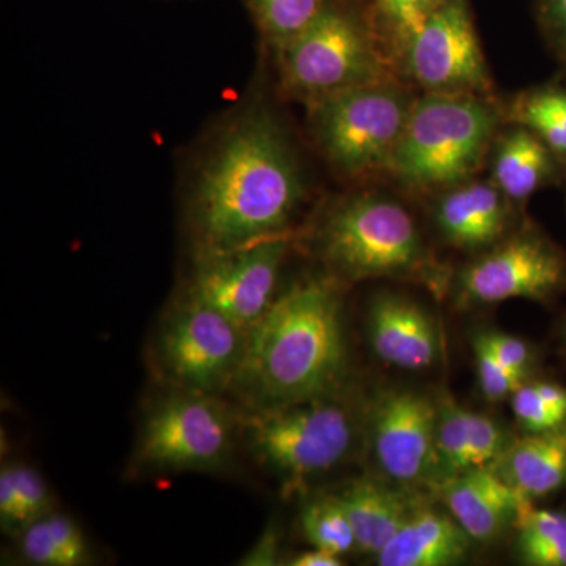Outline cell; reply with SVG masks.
Instances as JSON below:
<instances>
[{
  "instance_id": "obj_1",
  "label": "cell",
  "mask_w": 566,
  "mask_h": 566,
  "mask_svg": "<svg viewBox=\"0 0 566 566\" xmlns=\"http://www.w3.org/2000/svg\"><path fill=\"white\" fill-rule=\"evenodd\" d=\"M305 196L300 158L266 111L244 115L205 163L192 219L202 251H226L289 232Z\"/></svg>"
},
{
  "instance_id": "obj_2",
  "label": "cell",
  "mask_w": 566,
  "mask_h": 566,
  "mask_svg": "<svg viewBox=\"0 0 566 566\" xmlns=\"http://www.w3.org/2000/svg\"><path fill=\"white\" fill-rule=\"evenodd\" d=\"M346 359L337 286L333 279H304L248 331L233 385L260 408L319 400L340 385Z\"/></svg>"
},
{
  "instance_id": "obj_3",
  "label": "cell",
  "mask_w": 566,
  "mask_h": 566,
  "mask_svg": "<svg viewBox=\"0 0 566 566\" xmlns=\"http://www.w3.org/2000/svg\"><path fill=\"white\" fill-rule=\"evenodd\" d=\"M504 125L493 98L423 93L386 174L411 192L442 191L479 174Z\"/></svg>"
},
{
  "instance_id": "obj_4",
  "label": "cell",
  "mask_w": 566,
  "mask_h": 566,
  "mask_svg": "<svg viewBox=\"0 0 566 566\" xmlns=\"http://www.w3.org/2000/svg\"><path fill=\"white\" fill-rule=\"evenodd\" d=\"M275 52L283 91L307 106L397 77L360 0H327L305 31Z\"/></svg>"
},
{
  "instance_id": "obj_5",
  "label": "cell",
  "mask_w": 566,
  "mask_h": 566,
  "mask_svg": "<svg viewBox=\"0 0 566 566\" xmlns=\"http://www.w3.org/2000/svg\"><path fill=\"white\" fill-rule=\"evenodd\" d=\"M324 262L352 281L395 277L439 282L415 218L392 197H346L324 219L318 238Z\"/></svg>"
},
{
  "instance_id": "obj_6",
  "label": "cell",
  "mask_w": 566,
  "mask_h": 566,
  "mask_svg": "<svg viewBox=\"0 0 566 566\" xmlns=\"http://www.w3.org/2000/svg\"><path fill=\"white\" fill-rule=\"evenodd\" d=\"M416 98L398 77L327 96L308 104L312 136L344 177L387 172Z\"/></svg>"
},
{
  "instance_id": "obj_7",
  "label": "cell",
  "mask_w": 566,
  "mask_h": 566,
  "mask_svg": "<svg viewBox=\"0 0 566 566\" xmlns=\"http://www.w3.org/2000/svg\"><path fill=\"white\" fill-rule=\"evenodd\" d=\"M244 424L255 455L292 480L335 468L353 442L348 412L324 398L259 408Z\"/></svg>"
},
{
  "instance_id": "obj_8",
  "label": "cell",
  "mask_w": 566,
  "mask_h": 566,
  "mask_svg": "<svg viewBox=\"0 0 566 566\" xmlns=\"http://www.w3.org/2000/svg\"><path fill=\"white\" fill-rule=\"evenodd\" d=\"M397 71L423 93L493 98L469 0H446L406 44Z\"/></svg>"
},
{
  "instance_id": "obj_9",
  "label": "cell",
  "mask_w": 566,
  "mask_h": 566,
  "mask_svg": "<svg viewBox=\"0 0 566 566\" xmlns=\"http://www.w3.org/2000/svg\"><path fill=\"white\" fill-rule=\"evenodd\" d=\"M565 292L566 253L536 229L505 237L461 268L455 277L458 300L468 304L547 303Z\"/></svg>"
},
{
  "instance_id": "obj_10",
  "label": "cell",
  "mask_w": 566,
  "mask_h": 566,
  "mask_svg": "<svg viewBox=\"0 0 566 566\" xmlns=\"http://www.w3.org/2000/svg\"><path fill=\"white\" fill-rule=\"evenodd\" d=\"M248 331L189 296L164 327L159 352L167 374L185 390L211 395L233 385Z\"/></svg>"
},
{
  "instance_id": "obj_11",
  "label": "cell",
  "mask_w": 566,
  "mask_h": 566,
  "mask_svg": "<svg viewBox=\"0 0 566 566\" xmlns=\"http://www.w3.org/2000/svg\"><path fill=\"white\" fill-rule=\"evenodd\" d=\"M230 420L210 395L185 392L164 398L147 417L137 458L158 469H214L230 450Z\"/></svg>"
},
{
  "instance_id": "obj_12",
  "label": "cell",
  "mask_w": 566,
  "mask_h": 566,
  "mask_svg": "<svg viewBox=\"0 0 566 566\" xmlns=\"http://www.w3.org/2000/svg\"><path fill=\"white\" fill-rule=\"evenodd\" d=\"M286 251L285 234L226 251H202L189 296L249 331L275 300Z\"/></svg>"
},
{
  "instance_id": "obj_13",
  "label": "cell",
  "mask_w": 566,
  "mask_h": 566,
  "mask_svg": "<svg viewBox=\"0 0 566 566\" xmlns=\"http://www.w3.org/2000/svg\"><path fill=\"white\" fill-rule=\"evenodd\" d=\"M370 441L376 463L395 482L412 483L438 472V406L412 390H392L370 412Z\"/></svg>"
},
{
  "instance_id": "obj_14",
  "label": "cell",
  "mask_w": 566,
  "mask_h": 566,
  "mask_svg": "<svg viewBox=\"0 0 566 566\" xmlns=\"http://www.w3.org/2000/svg\"><path fill=\"white\" fill-rule=\"evenodd\" d=\"M513 207L490 178L474 177L433 193L431 216L447 244L483 252L506 237Z\"/></svg>"
},
{
  "instance_id": "obj_15",
  "label": "cell",
  "mask_w": 566,
  "mask_h": 566,
  "mask_svg": "<svg viewBox=\"0 0 566 566\" xmlns=\"http://www.w3.org/2000/svg\"><path fill=\"white\" fill-rule=\"evenodd\" d=\"M444 501L450 515L474 542L495 538L531 502L490 468L469 469L447 480Z\"/></svg>"
},
{
  "instance_id": "obj_16",
  "label": "cell",
  "mask_w": 566,
  "mask_h": 566,
  "mask_svg": "<svg viewBox=\"0 0 566 566\" xmlns=\"http://www.w3.org/2000/svg\"><path fill=\"white\" fill-rule=\"evenodd\" d=\"M486 163L490 180L515 207L566 177V167L545 142L512 123H505L495 136Z\"/></svg>"
},
{
  "instance_id": "obj_17",
  "label": "cell",
  "mask_w": 566,
  "mask_h": 566,
  "mask_svg": "<svg viewBox=\"0 0 566 566\" xmlns=\"http://www.w3.org/2000/svg\"><path fill=\"white\" fill-rule=\"evenodd\" d=\"M368 337L382 363L405 370H423L438 359L434 324L419 305L382 294L368 312Z\"/></svg>"
},
{
  "instance_id": "obj_18",
  "label": "cell",
  "mask_w": 566,
  "mask_h": 566,
  "mask_svg": "<svg viewBox=\"0 0 566 566\" xmlns=\"http://www.w3.org/2000/svg\"><path fill=\"white\" fill-rule=\"evenodd\" d=\"M471 542L452 515L420 510L376 556L381 566H449L468 556Z\"/></svg>"
},
{
  "instance_id": "obj_19",
  "label": "cell",
  "mask_w": 566,
  "mask_h": 566,
  "mask_svg": "<svg viewBox=\"0 0 566 566\" xmlns=\"http://www.w3.org/2000/svg\"><path fill=\"white\" fill-rule=\"evenodd\" d=\"M502 476L527 501L566 488V423L542 433H527L502 455Z\"/></svg>"
},
{
  "instance_id": "obj_20",
  "label": "cell",
  "mask_w": 566,
  "mask_h": 566,
  "mask_svg": "<svg viewBox=\"0 0 566 566\" xmlns=\"http://www.w3.org/2000/svg\"><path fill=\"white\" fill-rule=\"evenodd\" d=\"M333 497L348 516L364 553L378 554L411 516L403 495L371 479L353 480Z\"/></svg>"
},
{
  "instance_id": "obj_21",
  "label": "cell",
  "mask_w": 566,
  "mask_h": 566,
  "mask_svg": "<svg viewBox=\"0 0 566 566\" xmlns=\"http://www.w3.org/2000/svg\"><path fill=\"white\" fill-rule=\"evenodd\" d=\"M504 122L520 125L545 142L566 167V84L546 82L502 104Z\"/></svg>"
},
{
  "instance_id": "obj_22",
  "label": "cell",
  "mask_w": 566,
  "mask_h": 566,
  "mask_svg": "<svg viewBox=\"0 0 566 566\" xmlns=\"http://www.w3.org/2000/svg\"><path fill=\"white\" fill-rule=\"evenodd\" d=\"M444 2L446 0H367L365 2V11L371 29L395 70L406 44Z\"/></svg>"
},
{
  "instance_id": "obj_23",
  "label": "cell",
  "mask_w": 566,
  "mask_h": 566,
  "mask_svg": "<svg viewBox=\"0 0 566 566\" xmlns=\"http://www.w3.org/2000/svg\"><path fill=\"white\" fill-rule=\"evenodd\" d=\"M516 523V553L524 565L566 566V512L528 505Z\"/></svg>"
},
{
  "instance_id": "obj_24",
  "label": "cell",
  "mask_w": 566,
  "mask_h": 566,
  "mask_svg": "<svg viewBox=\"0 0 566 566\" xmlns=\"http://www.w3.org/2000/svg\"><path fill=\"white\" fill-rule=\"evenodd\" d=\"M327 0H245L263 40L281 50L319 17Z\"/></svg>"
},
{
  "instance_id": "obj_25",
  "label": "cell",
  "mask_w": 566,
  "mask_h": 566,
  "mask_svg": "<svg viewBox=\"0 0 566 566\" xmlns=\"http://www.w3.org/2000/svg\"><path fill=\"white\" fill-rule=\"evenodd\" d=\"M301 527L312 546L344 556L357 547L352 523L333 495L305 505Z\"/></svg>"
},
{
  "instance_id": "obj_26",
  "label": "cell",
  "mask_w": 566,
  "mask_h": 566,
  "mask_svg": "<svg viewBox=\"0 0 566 566\" xmlns=\"http://www.w3.org/2000/svg\"><path fill=\"white\" fill-rule=\"evenodd\" d=\"M436 452H438V472H441L447 480L472 469L468 409L450 398H444L438 406Z\"/></svg>"
},
{
  "instance_id": "obj_27",
  "label": "cell",
  "mask_w": 566,
  "mask_h": 566,
  "mask_svg": "<svg viewBox=\"0 0 566 566\" xmlns=\"http://www.w3.org/2000/svg\"><path fill=\"white\" fill-rule=\"evenodd\" d=\"M474 349L480 389L486 400H504L509 395H513L517 387L526 382V376L506 367L482 342L475 340Z\"/></svg>"
},
{
  "instance_id": "obj_28",
  "label": "cell",
  "mask_w": 566,
  "mask_h": 566,
  "mask_svg": "<svg viewBox=\"0 0 566 566\" xmlns=\"http://www.w3.org/2000/svg\"><path fill=\"white\" fill-rule=\"evenodd\" d=\"M513 412L526 433H542L565 424L564 419L539 395L534 382H524L512 397Z\"/></svg>"
},
{
  "instance_id": "obj_29",
  "label": "cell",
  "mask_w": 566,
  "mask_h": 566,
  "mask_svg": "<svg viewBox=\"0 0 566 566\" xmlns=\"http://www.w3.org/2000/svg\"><path fill=\"white\" fill-rule=\"evenodd\" d=\"M468 431L472 469L490 468L504 455L505 433L493 419L468 411Z\"/></svg>"
},
{
  "instance_id": "obj_30",
  "label": "cell",
  "mask_w": 566,
  "mask_h": 566,
  "mask_svg": "<svg viewBox=\"0 0 566 566\" xmlns=\"http://www.w3.org/2000/svg\"><path fill=\"white\" fill-rule=\"evenodd\" d=\"M22 556L31 564L41 566H71L70 558L63 554L61 546L52 536L44 516L22 528Z\"/></svg>"
},
{
  "instance_id": "obj_31",
  "label": "cell",
  "mask_w": 566,
  "mask_h": 566,
  "mask_svg": "<svg viewBox=\"0 0 566 566\" xmlns=\"http://www.w3.org/2000/svg\"><path fill=\"white\" fill-rule=\"evenodd\" d=\"M11 471H13L14 483L20 495L22 513L29 526L33 521L46 516L51 505L50 491L35 469L17 464L11 465Z\"/></svg>"
},
{
  "instance_id": "obj_32",
  "label": "cell",
  "mask_w": 566,
  "mask_h": 566,
  "mask_svg": "<svg viewBox=\"0 0 566 566\" xmlns=\"http://www.w3.org/2000/svg\"><path fill=\"white\" fill-rule=\"evenodd\" d=\"M476 340L482 342L506 367L513 368L526 378L534 367L535 354L531 345L521 338L501 333H486L476 337Z\"/></svg>"
},
{
  "instance_id": "obj_33",
  "label": "cell",
  "mask_w": 566,
  "mask_h": 566,
  "mask_svg": "<svg viewBox=\"0 0 566 566\" xmlns=\"http://www.w3.org/2000/svg\"><path fill=\"white\" fill-rule=\"evenodd\" d=\"M536 13L551 52L566 71V0H536Z\"/></svg>"
},
{
  "instance_id": "obj_34",
  "label": "cell",
  "mask_w": 566,
  "mask_h": 566,
  "mask_svg": "<svg viewBox=\"0 0 566 566\" xmlns=\"http://www.w3.org/2000/svg\"><path fill=\"white\" fill-rule=\"evenodd\" d=\"M44 521L63 554L70 558L71 566L84 565L91 560V551H88L85 536L73 520L54 513V515L44 516Z\"/></svg>"
},
{
  "instance_id": "obj_35",
  "label": "cell",
  "mask_w": 566,
  "mask_h": 566,
  "mask_svg": "<svg viewBox=\"0 0 566 566\" xmlns=\"http://www.w3.org/2000/svg\"><path fill=\"white\" fill-rule=\"evenodd\" d=\"M0 521H2V526L10 531L11 528H21L22 531L28 526L11 465H7L0 472Z\"/></svg>"
},
{
  "instance_id": "obj_36",
  "label": "cell",
  "mask_w": 566,
  "mask_h": 566,
  "mask_svg": "<svg viewBox=\"0 0 566 566\" xmlns=\"http://www.w3.org/2000/svg\"><path fill=\"white\" fill-rule=\"evenodd\" d=\"M289 565L293 566H340V556L337 554L327 553V551L315 549L307 551V553L300 554L293 557Z\"/></svg>"
},
{
  "instance_id": "obj_37",
  "label": "cell",
  "mask_w": 566,
  "mask_h": 566,
  "mask_svg": "<svg viewBox=\"0 0 566 566\" xmlns=\"http://www.w3.org/2000/svg\"><path fill=\"white\" fill-rule=\"evenodd\" d=\"M560 337H562V346H564L565 354H566V319H565L564 324H562Z\"/></svg>"
},
{
  "instance_id": "obj_38",
  "label": "cell",
  "mask_w": 566,
  "mask_h": 566,
  "mask_svg": "<svg viewBox=\"0 0 566 566\" xmlns=\"http://www.w3.org/2000/svg\"><path fill=\"white\" fill-rule=\"evenodd\" d=\"M360 2H364V3H365V2H367V0H360Z\"/></svg>"
}]
</instances>
